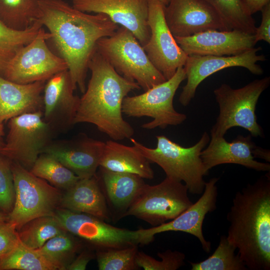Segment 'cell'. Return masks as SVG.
<instances>
[{
  "label": "cell",
  "instance_id": "6da1fadb",
  "mask_svg": "<svg viewBox=\"0 0 270 270\" xmlns=\"http://www.w3.org/2000/svg\"><path fill=\"white\" fill-rule=\"evenodd\" d=\"M38 20L52 34L60 57L66 62L72 84L84 94L89 62L100 38L112 35L119 26L106 14H88L64 0H38Z\"/></svg>",
  "mask_w": 270,
  "mask_h": 270
},
{
  "label": "cell",
  "instance_id": "7a4b0ae2",
  "mask_svg": "<svg viewBox=\"0 0 270 270\" xmlns=\"http://www.w3.org/2000/svg\"><path fill=\"white\" fill-rule=\"evenodd\" d=\"M232 204L228 240L248 270H270V172L237 192Z\"/></svg>",
  "mask_w": 270,
  "mask_h": 270
},
{
  "label": "cell",
  "instance_id": "3957f363",
  "mask_svg": "<svg viewBox=\"0 0 270 270\" xmlns=\"http://www.w3.org/2000/svg\"><path fill=\"white\" fill-rule=\"evenodd\" d=\"M88 68L91 76L80 98L74 124H92L114 140L130 139L134 130L123 118L122 104L130 92L140 87L118 74L96 50Z\"/></svg>",
  "mask_w": 270,
  "mask_h": 270
},
{
  "label": "cell",
  "instance_id": "277c9868",
  "mask_svg": "<svg viewBox=\"0 0 270 270\" xmlns=\"http://www.w3.org/2000/svg\"><path fill=\"white\" fill-rule=\"evenodd\" d=\"M154 148L143 145L132 138H130L135 146L150 162L158 165L166 177L184 182L189 192L200 194L203 192L206 182L204 177L208 174L200 154L208 144L210 138L204 132L194 146L186 148L164 135L156 136Z\"/></svg>",
  "mask_w": 270,
  "mask_h": 270
},
{
  "label": "cell",
  "instance_id": "5b68a950",
  "mask_svg": "<svg viewBox=\"0 0 270 270\" xmlns=\"http://www.w3.org/2000/svg\"><path fill=\"white\" fill-rule=\"evenodd\" d=\"M96 50L118 74L137 82L144 92L166 80L136 36L124 26L98 40Z\"/></svg>",
  "mask_w": 270,
  "mask_h": 270
},
{
  "label": "cell",
  "instance_id": "8992f818",
  "mask_svg": "<svg viewBox=\"0 0 270 270\" xmlns=\"http://www.w3.org/2000/svg\"><path fill=\"white\" fill-rule=\"evenodd\" d=\"M270 78L255 80L245 86L234 89L223 84L214 94L219 114L210 130L211 137L224 136L234 127L248 130L252 136L264 137L263 130L257 122L256 106L261 94L268 87Z\"/></svg>",
  "mask_w": 270,
  "mask_h": 270
},
{
  "label": "cell",
  "instance_id": "52a82bcc",
  "mask_svg": "<svg viewBox=\"0 0 270 270\" xmlns=\"http://www.w3.org/2000/svg\"><path fill=\"white\" fill-rule=\"evenodd\" d=\"M11 168L15 196L7 222L17 230L34 218L52 216L62 198L58 188L12 160Z\"/></svg>",
  "mask_w": 270,
  "mask_h": 270
},
{
  "label": "cell",
  "instance_id": "ba28073f",
  "mask_svg": "<svg viewBox=\"0 0 270 270\" xmlns=\"http://www.w3.org/2000/svg\"><path fill=\"white\" fill-rule=\"evenodd\" d=\"M186 79L184 66L178 68L169 80L134 96H126L122 102V112L130 117L148 116L153 120L142 125L143 128L162 129L169 126H178L186 118L185 114L174 108L175 94L182 81Z\"/></svg>",
  "mask_w": 270,
  "mask_h": 270
},
{
  "label": "cell",
  "instance_id": "9c48e42d",
  "mask_svg": "<svg viewBox=\"0 0 270 270\" xmlns=\"http://www.w3.org/2000/svg\"><path fill=\"white\" fill-rule=\"evenodd\" d=\"M186 186L166 177L153 186L145 184L124 214L134 216L153 226L170 221L193 204Z\"/></svg>",
  "mask_w": 270,
  "mask_h": 270
},
{
  "label": "cell",
  "instance_id": "30bf717a",
  "mask_svg": "<svg viewBox=\"0 0 270 270\" xmlns=\"http://www.w3.org/2000/svg\"><path fill=\"white\" fill-rule=\"evenodd\" d=\"M6 142L0 153L28 170L56 133L43 118V112L23 114L8 120Z\"/></svg>",
  "mask_w": 270,
  "mask_h": 270
},
{
  "label": "cell",
  "instance_id": "8fae6325",
  "mask_svg": "<svg viewBox=\"0 0 270 270\" xmlns=\"http://www.w3.org/2000/svg\"><path fill=\"white\" fill-rule=\"evenodd\" d=\"M52 37L42 28L34 40L16 52L4 78L17 84H27L46 82L56 74L68 70L65 60L54 54L47 46L46 40Z\"/></svg>",
  "mask_w": 270,
  "mask_h": 270
},
{
  "label": "cell",
  "instance_id": "7c38bea8",
  "mask_svg": "<svg viewBox=\"0 0 270 270\" xmlns=\"http://www.w3.org/2000/svg\"><path fill=\"white\" fill-rule=\"evenodd\" d=\"M52 216L66 232L90 243L98 250L139 244L138 230L114 226L89 214L64 208L56 209Z\"/></svg>",
  "mask_w": 270,
  "mask_h": 270
},
{
  "label": "cell",
  "instance_id": "4fadbf2b",
  "mask_svg": "<svg viewBox=\"0 0 270 270\" xmlns=\"http://www.w3.org/2000/svg\"><path fill=\"white\" fill-rule=\"evenodd\" d=\"M164 8L156 0H148V22L150 34L142 47L153 66L168 80L178 68L184 66L188 56L177 44L167 26Z\"/></svg>",
  "mask_w": 270,
  "mask_h": 270
},
{
  "label": "cell",
  "instance_id": "5bb4252c",
  "mask_svg": "<svg viewBox=\"0 0 270 270\" xmlns=\"http://www.w3.org/2000/svg\"><path fill=\"white\" fill-rule=\"evenodd\" d=\"M262 48H254L242 54L230 56L189 55L184 66L187 80L182 87L178 100L187 106L194 97L198 85L210 75L230 67L246 68L252 74L260 76L262 68L257 64L266 60L264 54H258Z\"/></svg>",
  "mask_w": 270,
  "mask_h": 270
},
{
  "label": "cell",
  "instance_id": "9a60e30c",
  "mask_svg": "<svg viewBox=\"0 0 270 270\" xmlns=\"http://www.w3.org/2000/svg\"><path fill=\"white\" fill-rule=\"evenodd\" d=\"M218 178H213L206 182L202 196L194 204L172 220L149 228L138 230L139 244H148L154 240L158 234L174 231L190 234L200 241L204 250L208 253L211 243L205 238L202 224L206 215L216 208Z\"/></svg>",
  "mask_w": 270,
  "mask_h": 270
},
{
  "label": "cell",
  "instance_id": "2e32d148",
  "mask_svg": "<svg viewBox=\"0 0 270 270\" xmlns=\"http://www.w3.org/2000/svg\"><path fill=\"white\" fill-rule=\"evenodd\" d=\"M82 12L104 14L114 23L130 30L144 46L150 38L148 0H71Z\"/></svg>",
  "mask_w": 270,
  "mask_h": 270
},
{
  "label": "cell",
  "instance_id": "e0dca14e",
  "mask_svg": "<svg viewBox=\"0 0 270 270\" xmlns=\"http://www.w3.org/2000/svg\"><path fill=\"white\" fill-rule=\"evenodd\" d=\"M74 89L68 70L58 72L46 82L43 93V118L57 134L74 125L80 98Z\"/></svg>",
  "mask_w": 270,
  "mask_h": 270
},
{
  "label": "cell",
  "instance_id": "ac0fdd59",
  "mask_svg": "<svg viewBox=\"0 0 270 270\" xmlns=\"http://www.w3.org/2000/svg\"><path fill=\"white\" fill-rule=\"evenodd\" d=\"M105 142L80 133L68 140H52L42 153L50 154L80 178L96 174Z\"/></svg>",
  "mask_w": 270,
  "mask_h": 270
},
{
  "label": "cell",
  "instance_id": "d6986e66",
  "mask_svg": "<svg viewBox=\"0 0 270 270\" xmlns=\"http://www.w3.org/2000/svg\"><path fill=\"white\" fill-rule=\"evenodd\" d=\"M164 18L174 37L210 30H228L214 8L204 0H170L164 8Z\"/></svg>",
  "mask_w": 270,
  "mask_h": 270
},
{
  "label": "cell",
  "instance_id": "ffe728a7",
  "mask_svg": "<svg viewBox=\"0 0 270 270\" xmlns=\"http://www.w3.org/2000/svg\"><path fill=\"white\" fill-rule=\"evenodd\" d=\"M188 55L230 56L254 48V34L238 30H210L185 37H174Z\"/></svg>",
  "mask_w": 270,
  "mask_h": 270
},
{
  "label": "cell",
  "instance_id": "44dd1931",
  "mask_svg": "<svg viewBox=\"0 0 270 270\" xmlns=\"http://www.w3.org/2000/svg\"><path fill=\"white\" fill-rule=\"evenodd\" d=\"M256 146L251 135H238L232 142H228L224 136L211 137L208 146L204 148L200 156L206 170L222 164L242 165L256 171H270L269 163L254 160L252 150Z\"/></svg>",
  "mask_w": 270,
  "mask_h": 270
},
{
  "label": "cell",
  "instance_id": "7402d4cb",
  "mask_svg": "<svg viewBox=\"0 0 270 270\" xmlns=\"http://www.w3.org/2000/svg\"><path fill=\"white\" fill-rule=\"evenodd\" d=\"M46 82L20 84L0 76V124L23 114L42 112Z\"/></svg>",
  "mask_w": 270,
  "mask_h": 270
},
{
  "label": "cell",
  "instance_id": "603a6c76",
  "mask_svg": "<svg viewBox=\"0 0 270 270\" xmlns=\"http://www.w3.org/2000/svg\"><path fill=\"white\" fill-rule=\"evenodd\" d=\"M100 168L99 182L111 218L118 220L124 214L140 190L146 184L138 175L116 172Z\"/></svg>",
  "mask_w": 270,
  "mask_h": 270
},
{
  "label": "cell",
  "instance_id": "cb8c5ba5",
  "mask_svg": "<svg viewBox=\"0 0 270 270\" xmlns=\"http://www.w3.org/2000/svg\"><path fill=\"white\" fill-rule=\"evenodd\" d=\"M64 208L89 214L104 220L111 219L106 198L96 174L80 178L66 190L62 198Z\"/></svg>",
  "mask_w": 270,
  "mask_h": 270
},
{
  "label": "cell",
  "instance_id": "d4e9b609",
  "mask_svg": "<svg viewBox=\"0 0 270 270\" xmlns=\"http://www.w3.org/2000/svg\"><path fill=\"white\" fill-rule=\"evenodd\" d=\"M100 166L113 172L135 174L143 178L151 180L154 177L150 162L135 146L114 140L105 142Z\"/></svg>",
  "mask_w": 270,
  "mask_h": 270
},
{
  "label": "cell",
  "instance_id": "484cf974",
  "mask_svg": "<svg viewBox=\"0 0 270 270\" xmlns=\"http://www.w3.org/2000/svg\"><path fill=\"white\" fill-rule=\"evenodd\" d=\"M40 14L38 0H0V20L12 29L24 30Z\"/></svg>",
  "mask_w": 270,
  "mask_h": 270
},
{
  "label": "cell",
  "instance_id": "4316f807",
  "mask_svg": "<svg viewBox=\"0 0 270 270\" xmlns=\"http://www.w3.org/2000/svg\"><path fill=\"white\" fill-rule=\"evenodd\" d=\"M42 24L38 20L24 30L8 27L0 20V76L4 77L8 66L16 52L38 34Z\"/></svg>",
  "mask_w": 270,
  "mask_h": 270
},
{
  "label": "cell",
  "instance_id": "83f0119b",
  "mask_svg": "<svg viewBox=\"0 0 270 270\" xmlns=\"http://www.w3.org/2000/svg\"><path fill=\"white\" fill-rule=\"evenodd\" d=\"M18 230L20 243L34 250L40 248L50 238L66 232L56 220L50 216L34 218Z\"/></svg>",
  "mask_w": 270,
  "mask_h": 270
},
{
  "label": "cell",
  "instance_id": "f1b7e54d",
  "mask_svg": "<svg viewBox=\"0 0 270 270\" xmlns=\"http://www.w3.org/2000/svg\"><path fill=\"white\" fill-rule=\"evenodd\" d=\"M218 13L228 30L254 34L256 26L252 16L244 8L242 0H204Z\"/></svg>",
  "mask_w": 270,
  "mask_h": 270
},
{
  "label": "cell",
  "instance_id": "f546056e",
  "mask_svg": "<svg viewBox=\"0 0 270 270\" xmlns=\"http://www.w3.org/2000/svg\"><path fill=\"white\" fill-rule=\"evenodd\" d=\"M30 170L56 188L66 190L80 179L56 158L46 153L40 154Z\"/></svg>",
  "mask_w": 270,
  "mask_h": 270
},
{
  "label": "cell",
  "instance_id": "4dcf8cb0",
  "mask_svg": "<svg viewBox=\"0 0 270 270\" xmlns=\"http://www.w3.org/2000/svg\"><path fill=\"white\" fill-rule=\"evenodd\" d=\"M56 270L60 268L36 250L21 243L10 253L0 259V270Z\"/></svg>",
  "mask_w": 270,
  "mask_h": 270
},
{
  "label": "cell",
  "instance_id": "1f68e13d",
  "mask_svg": "<svg viewBox=\"0 0 270 270\" xmlns=\"http://www.w3.org/2000/svg\"><path fill=\"white\" fill-rule=\"evenodd\" d=\"M236 248L228 240L226 235L221 236L217 248L206 259L198 262H190L192 270H247Z\"/></svg>",
  "mask_w": 270,
  "mask_h": 270
},
{
  "label": "cell",
  "instance_id": "d6a6232c",
  "mask_svg": "<svg viewBox=\"0 0 270 270\" xmlns=\"http://www.w3.org/2000/svg\"><path fill=\"white\" fill-rule=\"evenodd\" d=\"M138 252V245L98 250L96 256L98 270H138L136 260Z\"/></svg>",
  "mask_w": 270,
  "mask_h": 270
},
{
  "label": "cell",
  "instance_id": "836d02e7",
  "mask_svg": "<svg viewBox=\"0 0 270 270\" xmlns=\"http://www.w3.org/2000/svg\"><path fill=\"white\" fill-rule=\"evenodd\" d=\"M80 248L79 243L64 232L50 238L36 250L61 270H66V259L72 258Z\"/></svg>",
  "mask_w": 270,
  "mask_h": 270
},
{
  "label": "cell",
  "instance_id": "e575fe53",
  "mask_svg": "<svg viewBox=\"0 0 270 270\" xmlns=\"http://www.w3.org/2000/svg\"><path fill=\"white\" fill-rule=\"evenodd\" d=\"M160 260H158L143 252L138 251L136 262L140 268L144 270H176L184 264V253L168 250L158 253Z\"/></svg>",
  "mask_w": 270,
  "mask_h": 270
},
{
  "label": "cell",
  "instance_id": "d590c367",
  "mask_svg": "<svg viewBox=\"0 0 270 270\" xmlns=\"http://www.w3.org/2000/svg\"><path fill=\"white\" fill-rule=\"evenodd\" d=\"M14 196L11 160L0 153V208L8 214L13 208Z\"/></svg>",
  "mask_w": 270,
  "mask_h": 270
},
{
  "label": "cell",
  "instance_id": "8d00e7d4",
  "mask_svg": "<svg viewBox=\"0 0 270 270\" xmlns=\"http://www.w3.org/2000/svg\"><path fill=\"white\" fill-rule=\"evenodd\" d=\"M20 244L18 232L9 222L0 224V259L14 250Z\"/></svg>",
  "mask_w": 270,
  "mask_h": 270
},
{
  "label": "cell",
  "instance_id": "74e56055",
  "mask_svg": "<svg viewBox=\"0 0 270 270\" xmlns=\"http://www.w3.org/2000/svg\"><path fill=\"white\" fill-rule=\"evenodd\" d=\"M262 20L260 26L256 28L254 34L256 42L264 40L270 44V4L261 10Z\"/></svg>",
  "mask_w": 270,
  "mask_h": 270
},
{
  "label": "cell",
  "instance_id": "f35d334b",
  "mask_svg": "<svg viewBox=\"0 0 270 270\" xmlns=\"http://www.w3.org/2000/svg\"><path fill=\"white\" fill-rule=\"evenodd\" d=\"M92 255L88 252H82L78 257L70 262L66 267L69 270H84Z\"/></svg>",
  "mask_w": 270,
  "mask_h": 270
},
{
  "label": "cell",
  "instance_id": "ab89813d",
  "mask_svg": "<svg viewBox=\"0 0 270 270\" xmlns=\"http://www.w3.org/2000/svg\"><path fill=\"white\" fill-rule=\"evenodd\" d=\"M243 6L246 12L250 16L261 11L270 0H242Z\"/></svg>",
  "mask_w": 270,
  "mask_h": 270
},
{
  "label": "cell",
  "instance_id": "60d3db41",
  "mask_svg": "<svg viewBox=\"0 0 270 270\" xmlns=\"http://www.w3.org/2000/svg\"><path fill=\"white\" fill-rule=\"evenodd\" d=\"M252 154L254 158H260L266 162H270V152L260 146H256L252 150Z\"/></svg>",
  "mask_w": 270,
  "mask_h": 270
},
{
  "label": "cell",
  "instance_id": "b9f144b4",
  "mask_svg": "<svg viewBox=\"0 0 270 270\" xmlns=\"http://www.w3.org/2000/svg\"><path fill=\"white\" fill-rule=\"evenodd\" d=\"M4 124H0V149L3 147L4 144Z\"/></svg>",
  "mask_w": 270,
  "mask_h": 270
},
{
  "label": "cell",
  "instance_id": "7bdbcfd3",
  "mask_svg": "<svg viewBox=\"0 0 270 270\" xmlns=\"http://www.w3.org/2000/svg\"><path fill=\"white\" fill-rule=\"evenodd\" d=\"M7 222V215L0 212V224Z\"/></svg>",
  "mask_w": 270,
  "mask_h": 270
},
{
  "label": "cell",
  "instance_id": "ee69618b",
  "mask_svg": "<svg viewBox=\"0 0 270 270\" xmlns=\"http://www.w3.org/2000/svg\"><path fill=\"white\" fill-rule=\"evenodd\" d=\"M156 0L160 2L165 6H166L170 1V0Z\"/></svg>",
  "mask_w": 270,
  "mask_h": 270
}]
</instances>
